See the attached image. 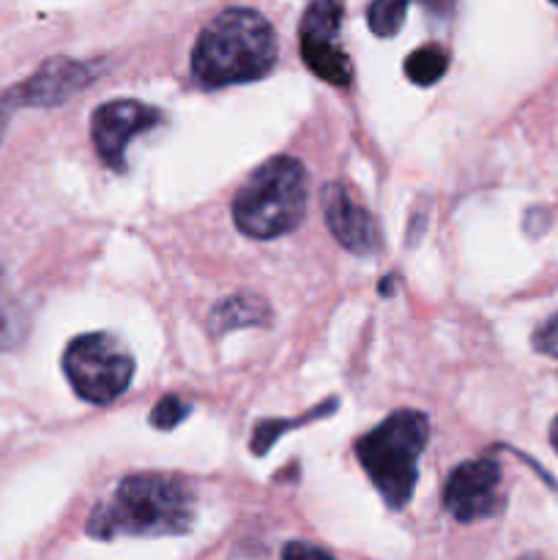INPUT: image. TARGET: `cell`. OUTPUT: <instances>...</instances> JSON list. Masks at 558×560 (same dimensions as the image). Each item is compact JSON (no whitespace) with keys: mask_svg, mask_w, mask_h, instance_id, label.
Wrapping results in <instances>:
<instances>
[{"mask_svg":"<svg viewBox=\"0 0 558 560\" xmlns=\"http://www.w3.org/2000/svg\"><path fill=\"white\" fill-rule=\"evenodd\" d=\"M22 339V320L16 315L14 304L9 301V293H5V277L3 268H0V350L14 348Z\"/></svg>","mask_w":558,"mask_h":560,"instance_id":"cell-15","label":"cell"},{"mask_svg":"<svg viewBox=\"0 0 558 560\" xmlns=\"http://www.w3.org/2000/svg\"><path fill=\"white\" fill-rule=\"evenodd\" d=\"M430 438V421L419 410H397L356 441V459L388 509L410 503L419 479V459Z\"/></svg>","mask_w":558,"mask_h":560,"instance_id":"cell-4","label":"cell"},{"mask_svg":"<svg viewBox=\"0 0 558 560\" xmlns=\"http://www.w3.org/2000/svg\"><path fill=\"white\" fill-rule=\"evenodd\" d=\"M501 481V465L492 457L460 463L449 474L446 485H443V509L457 523H476V520L496 517V514L503 512V503H507Z\"/></svg>","mask_w":558,"mask_h":560,"instance_id":"cell-7","label":"cell"},{"mask_svg":"<svg viewBox=\"0 0 558 560\" xmlns=\"http://www.w3.org/2000/svg\"><path fill=\"white\" fill-rule=\"evenodd\" d=\"M449 69V52L441 44H425L405 58V77L414 85H435Z\"/></svg>","mask_w":558,"mask_h":560,"instance_id":"cell-12","label":"cell"},{"mask_svg":"<svg viewBox=\"0 0 558 560\" xmlns=\"http://www.w3.org/2000/svg\"><path fill=\"white\" fill-rule=\"evenodd\" d=\"M534 348H536V353L558 359V315H553L550 320L542 323V326L536 328Z\"/></svg>","mask_w":558,"mask_h":560,"instance_id":"cell-17","label":"cell"},{"mask_svg":"<svg viewBox=\"0 0 558 560\" xmlns=\"http://www.w3.org/2000/svg\"><path fill=\"white\" fill-rule=\"evenodd\" d=\"M282 556H284V558H310V556H315V558H332V552L323 550V547H317V545H306V541H293V545L284 547Z\"/></svg>","mask_w":558,"mask_h":560,"instance_id":"cell-18","label":"cell"},{"mask_svg":"<svg viewBox=\"0 0 558 560\" xmlns=\"http://www.w3.org/2000/svg\"><path fill=\"white\" fill-rule=\"evenodd\" d=\"M310 200L306 167L293 156L263 162L233 197V222L246 238L271 241L304 222Z\"/></svg>","mask_w":558,"mask_h":560,"instance_id":"cell-3","label":"cell"},{"mask_svg":"<svg viewBox=\"0 0 558 560\" xmlns=\"http://www.w3.org/2000/svg\"><path fill=\"white\" fill-rule=\"evenodd\" d=\"M195 523V492L184 479L131 474L91 512L85 530L93 539L118 536H181Z\"/></svg>","mask_w":558,"mask_h":560,"instance_id":"cell-1","label":"cell"},{"mask_svg":"<svg viewBox=\"0 0 558 560\" xmlns=\"http://www.w3.org/2000/svg\"><path fill=\"white\" fill-rule=\"evenodd\" d=\"M274 317L271 306L263 295L257 293H235L213 304L211 315H208V326L211 334L222 337L228 331H241V328L268 326Z\"/></svg>","mask_w":558,"mask_h":560,"instance_id":"cell-11","label":"cell"},{"mask_svg":"<svg viewBox=\"0 0 558 560\" xmlns=\"http://www.w3.org/2000/svg\"><path fill=\"white\" fill-rule=\"evenodd\" d=\"M419 3L425 5L427 11H432V14L446 16V14H452L454 5H457V0H419Z\"/></svg>","mask_w":558,"mask_h":560,"instance_id":"cell-19","label":"cell"},{"mask_svg":"<svg viewBox=\"0 0 558 560\" xmlns=\"http://www.w3.org/2000/svg\"><path fill=\"white\" fill-rule=\"evenodd\" d=\"M189 413H191V405L186 402V399H181L178 394H167V397H162L156 405H153L151 419L148 421H151L156 430H173V427H178Z\"/></svg>","mask_w":558,"mask_h":560,"instance_id":"cell-16","label":"cell"},{"mask_svg":"<svg viewBox=\"0 0 558 560\" xmlns=\"http://www.w3.org/2000/svg\"><path fill=\"white\" fill-rule=\"evenodd\" d=\"M162 120V109L135 102V98H115V102L102 104L91 118V137L98 159L109 170L120 173L126 167V148H129V142L137 135L156 129Z\"/></svg>","mask_w":558,"mask_h":560,"instance_id":"cell-8","label":"cell"},{"mask_svg":"<svg viewBox=\"0 0 558 560\" xmlns=\"http://www.w3.org/2000/svg\"><path fill=\"white\" fill-rule=\"evenodd\" d=\"M63 372L80 399L109 405L131 386L135 359L109 334H82L66 348Z\"/></svg>","mask_w":558,"mask_h":560,"instance_id":"cell-5","label":"cell"},{"mask_svg":"<svg viewBox=\"0 0 558 560\" xmlns=\"http://www.w3.org/2000/svg\"><path fill=\"white\" fill-rule=\"evenodd\" d=\"M550 3H556V5H558V0H550Z\"/></svg>","mask_w":558,"mask_h":560,"instance_id":"cell-22","label":"cell"},{"mask_svg":"<svg viewBox=\"0 0 558 560\" xmlns=\"http://www.w3.org/2000/svg\"><path fill=\"white\" fill-rule=\"evenodd\" d=\"M323 217L337 244L353 255H375L381 246V228L375 217L361 208L342 184H328L323 189Z\"/></svg>","mask_w":558,"mask_h":560,"instance_id":"cell-10","label":"cell"},{"mask_svg":"<svg viewBox=\"0 0 558 560\" xmlns=\"http://www.w3.org/2000/svg\"><path fill=\"white\" fill-rule=\"evenodd\" d=\"M550 443L558 454V419H553V424H550Z\"/></svg>","mask_w":558,"mask_h":560,"instance_id":"cell-21","label":"cell"},{"mask_svg":"<svg viewBox=\"0 0 558 560\" xmlns=\"http://www.w3.org/2000/svg\"><path fill=\"white\" fill-rule=\"evenodd\" d=\"M14 104H11V98L5 96H0V137H3V131H5V126H9V118H11V113H14Z\"/></svg>","mask_w":558,"mask_h":560,"instance_id":"cell-20","label":"cell"},{"mask_svg":"<svg viewBox=\"0 0 558 560\" xmlns=\"http://www.w3.org/2000/svg\"><path fill=\"white\" fill-rule=\"evenodd\" d=\"M405 14H408V0H372L367 9V25L375 36L392 38L403 27Z\"/></svg>","mask_w":558,"mask_h":560,"instance_id":"cell-13","label":"cell"},{"mask_svg":"<svg viewBox=\"0 0 558 560\" xmlns=\"http://www.w3.org/2000/svg\"><path fill=\"white\" fill-rule=\"evenodd\" d=\"M277 36L260 11L224 9L197 36L191 77L200 88H228L266 77L277 63Z\"/></svg>","mask_w":558,"mask_h":560,"instance_id":"cell-2","label":"cell"},{"mask_svg":"<svg viewBox=\"0 0 558 560\" xmlns=\"http://www.w3.org/2000/svg\"><path fill=\"white\" fill-rule=\"evenodd\" d=\"M102 74V63H85L74 58H49L27 77L22 85L5 91L16 109L20 107H58L74 98L77 93L93 85Z\"/></svg>","mask_w":558,"mask_h":560,"instance_id":"cell-9","label":"cell"},{"mask_svg":"<svg viewBox=\"0 0 558 560\" xmlns=\"http://www.w3.org/2000/svg\"><path fill=\"white\" fill-rule=\"evenodd\" d=\"M334 410V399L328 405H317L315 410H312V413H306V416H301V419H295V421H260V424L255 427V435H252V454H257V457H263V454H268V448H271V443L277 441L279 435H282L284 430H288V427H295V424H306V421H312V419H321V416H326V413H332Z\"/></svg>","mask_w":558,"mask_h":560,"instance_id":"cell-14","label":"cell"},{"mask_svg":"<svg viewBox=\"0 0 558 560\" xmlns=\"http://www.w3.org/2000/svg\"><path fill=\"white\" fill-rule=\"evenodd\" d=\"M342 14V0H312L299 25V49L306 69L337 88H348L353 80V63L337 44Z\"/></svg>","mask_w":558,"mask_h":560,"instance_id":"cell-6","label":"cell"}]
</instances>
